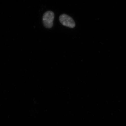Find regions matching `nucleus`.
Returning a JSON list of instances; mask_svg holds the SVG:
<instances>
[{
    "label": "nucleus",
    "mask_w": 126,
    "mask_h": 126,
    "mask_svg": "<svg viewBox=\"0 0 126 126\" xmlns=\"http://www.w3.org/2000/svg\"><path fill=\"white\" fill-rule=\"evenodd\" d=\"M54 14L52 11H48L44 14L43 17V23L45 27L48 29L52 28L53 25Z\"/></svg>",
    "instance_id": "obj_1"
},
{
    "label": "nucleus",
    "mask_w": 126,
    "mask_h": 126,
    "mask_svg": "<svg viewBox=\"0 0 126 126\" xmlns=\"http://www.w3.org/2000/svg\"><path fill=\"white\" fill-rule=\"evenodd\" d=\"M59 21L62 25L64 26L70 28H74L75 23L72 17L66 14H62L59 17Z\"/></svg>",
    "instance_id": "obj_2"
}]
</instances>
